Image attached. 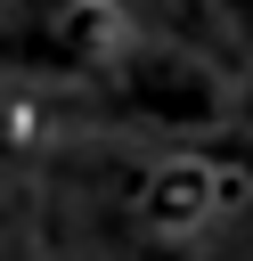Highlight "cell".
<instances>
[{"mask_svg":"<svg viewBox=\"0 0 253 261\" xmlns=\"http://www.w3.org/2000/svg\"><path fill=\"white\" fill-rule=\"evenodd\" d=\"M237 196H245V188H237L229 163L171 155V163H155V171L139 179V220H147L155 237H196V228H212Z\"/></svg>","mask_w":253,"mask_h":261,"instance_id":"cell-1","label":"cell"},{"mask_svg":"<svg viewBox=\"0 0 253 261\" xmlns=\"http://www.w3.org/2000/svg\"><path fill=\"white\" fill-rule=\"evenodd\" d=\"M49 41L65 65H114L131 41V16H122V0H65L49 16Z\"/></svg>","mask_w":253,"mask_h":261,"instance_id":"cell-2","label":"cell"}]
</instances>
